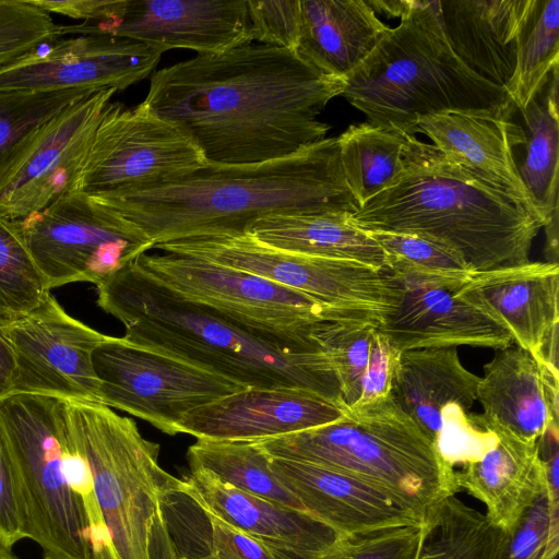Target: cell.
Instances as JSON below:
<instances>
[{"instance_id": "obj_1", "label": "cell", "mask_w": 559, "mask_h": 559, "mask_svg": "<svg viewBox=\"0 0 559 559\" xmlns=\"http://www.w3.org/2000/svg\"><path fill=\"white\" fill-rule=\"evenodd\" d=\"M344 86L294 50L250 43L154 71L143 103L207 164L251 165L325 139L330 126L318 116Z\"/></svg>"}, {"instance_id": "obj_2", "label": "cell", "mask_w": 559, "mask_h": 559, "mask_svg": "<svg viewBox=\"0 0 559 559\" xmlns=\"http://www.w3.org/2000/svg\"><path fill=\"white\" fill-rule=\"evenodd\" d=\"M156 245L245 234L272 214H354L359 205L342 170L336 136L288 157L251 165L205 164L162 185L96 199Z\"/></svg>"}, {"instance_id": "obj_3", "label": "cell", "mask_w": 559, "mask_h": 559, "mask_svg": "<svg viewBox=\"0 0 559 559\" xmlns=\"http://www.w3.org/2000/svg\"><path fill=\"white\" fill-rule=\"evenodd\" d=\"M96 287L98 307L123 324V337L135 345L246 389L298 388L343 404L336 373L324 352L284 350L180 296L135 262Z\"/></svg>"}, {"instance_id": "obj_4", "label": "cell", "mask_w": 559, "mask_h": 559, "mask_svg": "<svg viewBox=\"0 0 559 559\" xmlns=\"http://www.w3.org/2000/svg\"><path fill=\"white\" fill-rule=\"evenodd\" d=\"M352 222L440 242L475 272L528 262L542 228L521 204L415 135L406 136L400 175Z\"/></svg>"}, {"instance_id": "obj_5", "label": "cell", "mask_w": 559, "mask_h": 559, "mask_svg": "<svg viewBox=\"0 0 559 559\" xmlns=\"http://www.w3.org/2000/svg\"><path fill=\"white\" fill-rule=\"evenodd\" d=\"M369 56L345 79L342 95L369 123L415 135L420 118L448 111L506 115L504 88L468 68L443 33L436 1H406Z\"/></svg>"}, {"instance_id": "obj_6", "label": "cell", "mask_w": 559, "mask_h": 559, "mask_svg": "<svg viewBox=\"0 0 559 559\" xmlns=\"http://www.w3.org/2000/svg\"><path fill=\"white\" fill-rule=\"evenodd\" d=\"M257 442L270 456L350 475L421 518L460 490L456 469L390 396L344 418Z\"/></svg>"}, {"instance_id": "obj_7", "label": "cell", "mask_w": 559, "mask_h": 559, "mask_svg": "<svg viewBox=\"0 0 559 559\" xmlns=\"http://www.w3.org/2000/svg\"><path fill=\"white\" fill-rule=\"evenodd\" d=\"M71 433L88 469L91 559H147L156 512L180 479L158 463L159 445L98 403L68 401Z\"/></svg>"}, {"instance_id": "obj_8", "label": "cell", "mask_w": 559, "mask_h": 559, "mask_svg": "<svg viewBox=\"0 0 559 559\" xmlns=\"http://www.w3.org/2000/svg\"><path fill=\"white\" fill-rule=\"evenodd\" d=\"M0 427L27 503L29 539L55 559H91L88 519L73 487L79 454L68 401L11 394L0 402Z\"/></svg>"}, {"instance_id": "obj_9", "label": "cell", "mask_w": 559, "mask_h": 559, "mask_svg": "<svg viewBox=\"0 0 559 559\" xmlns=\"http://www.w3.org/2000/svg\"><path fill=\"white\" fill-rule=\"evenodd\" d=\"M134 262L180 296L287 352H323L312 337L316 323L332 317H357L330 310L261 276L200 258L162 251L145 252Z\"/></svg>"}, {"instance_id": "obj_10", "label": "cell", "mask_w": 559, "mask_h": 559, "mask_svg": "<svg viewBox=\"0 0 559 559\" xmlns=\"http://www.w3.org/2000/svg\"><path fill=\"white\" fill-rule=\"evenodd\" d=\"M153 249L204 259L266 278L323 307L381 323L400 305L401 284L384 270L360 262L278 250L247 234L200 236Z\"/></svg>"}, {"instance_id": "obj_11", "label": "cell", "mask_w": 559, "mask_h": 559, "mask_svg": "<svg viewBox=\"0 0 559 559\" xmlns=\"http://www.w3.org/2000/svg\"><path fill=\"white\" fill-rule=\"evenodd\" d=\"M16 224L49 290L98 286L153 249L135 225L80 189Z\"/></svg>"}, {"instance_id": "obj_12", "label": "cell", "mask_w": 559, "mask_h": 559, "mask_svg": "<svg viewBox=\"0 0 559 559\" xmlns=\"http://www.w3.org/2000/svg\"><path fill=\"white\" fill-rule=\"evenodd\" d=\"M100 404L175 436L186 414L243 390L224 377L112 336L93 354Z\"/></svg>"}, {"instance_id": "obj_13", "label": "cell", "mask_w": 559, "mask_h": 559, "mask_svg": "<svg viewBox=\"0 0 559 559\" xmlns=\"http://www.w3.org/2000/svg\"><path fill=\"white\" fill-rule=\"evenodd\" d=\"M198 146L142 102H111L91 145L79 189L104 199L182 177L205 165Z\"/></svg>"}, {"instance_id": "obj_14", "label": "cell", "mask_w": 559, "mask_h": 559, "mask_svg": "<svg viewBox=\"0 0 559 559\" xmlns=\"http://www.w3.org/2000/svg\"><path fill=\"white\" fill-rule=\"evenodd\" d=\"M115 88L66 107L32 133L0 168V216L22 221L78 190L96 130Z\"/></svg>"}, {"instance_id": "obj_15", "label": "cell", "mask_w": 559, "mask_h": 559, "mask_svg": "<svg viewBox=\"0 0 559 559\" xmlns=\"http://www.w3.org/2000/svg\"><path fill=\"white\" fill-rule=\"evenodd\" d=\"M60 33L122 37L198 55L253 43L247 0H108L98 21L61 25Z\"/></svg>"}, {"instance_id": "obj_16", "label": "cell", "mask_w": 559, "mask_h": 559, "mask_svg": "<svg viewBox=\"0 0 559 559\" xmlns=\"http://www.w3.org/2000/svg\"><path fill=\"white\" fill-rule=\"evenodd\" d=\"M8 331L16 361L12 394L100 404L93 354L112 336L68 314L50 293Z\"/></svg>"}, {"instance_id": "obj_17", "label": "cell", "mask_w": 559, "mask_h": 559, "mask_svg": "<svg viewBox=\"0 0 559 559\" xmlns=\"http://www.w3.org/2000/svg\"><path fill=\"white\" fill-rule=\"evenodd\" d=\"M165 51L128 38L79 35L0 70V91H122L152 75Z\"/></svg>"}, {"instance_id": "obj_18", "label": "cell", "mask_w": 559, "mask_h": 559, "mask_svg": "<svg viewBox=\"0 0 559 559\" xmlns=\"http://www.w3.org/2000/svg\"><path fill=\"white\" fill-rule=\"evenodd\" d=\"M346 407L298 388L243 389L185 415L179 433L197 439L261 441L344 418Z\"/></svg>"}, {"instance_id": "obj_19", "label": "cell", "mask_w": 559, "mask_h": 559, "mask_svg": "<svg viewBox=\"0 0 559 559\" xmlns=\"http://www.w3.org/2000/svg\"><path fill=\"white\" fill-rule=\"evenodd\" d=\"M179 491L201 511L264 543L283 559H319L341 536L304 511L239 490L205 471L190 469Z\"/></svg>"}, {"instance_id": "obj_20", "label": "cell", "mask_w": 559, "mask_h": 559, "mask_svg": "<svg viewBox=\"0 0 559 559\" xmlns=\"http://www.w3.org/2000/svg\"><path fill=\"white\" fill-rule=\"evenodd\" d=\"M401 286L399 307L378 326L396 352L460 345L502 349L514 343L475 301L442 287Z\"/></svg>"}, {"instance_id": "obj_21", "label": "cell", "mask_w": 559, "mask_h": 559, "mask_svg": "<svg viewBox=\"0 0 559 559\" xmlns=\"http://www.w3.org/2000/svg\"><path fill=\"white\" fill-rule=\"evenodd\" d=\"M506 115L448 111L420 118L417 132L426 134L447 157L465 167L521 204L543 227L520 177L515 155L523 146L522 126Z\"/></svg>"}, {"instance_id": "obj_22", "label": "cell", "mask_w": 559, "mask_h": 559, "mask_svg": "<svg viewBox=\"0 0 559 559\" xmlns=\"http://www.w3.org/2000/svg\"><path fill=\"white\" fill-rule=\"evenodd\" d=\"M491 313L516 345L539 364L559 326L558 262H532L475 272L454 292Z\"/></svg>"}, {"instance_id": "obj_23", "label": "cell", "mask_w": 559, "mask_h": 559, "mask_svg": "<svg viewBox=\"0 0 559 559\" xmlns=\"http://www.w3.org/2000/svg\"><path fill=\"white\" fill-rule=\"evenodd\" d=\"M479 380L456 347L408 349L397 354L389 396L435 445L445 428L473 414Z\"/></svg>"}, {"instance_id": "obj_24", "label": "cell", "mask_w": 559, "mask_h": 559, "mask_svg": "<svg viewBox=\"0 0 559 559\" xmlns=\"http://www.w3.org/2000/svg\"><path fill=\"white\" fill-rule=\"evenodd\" d=\"M270 465L305 512L341 535L419 524L425 519L399 506L379 489L345 473L273 456Z\"/></svg>"}, {"instance_id": "obj_25", "label": "cell", "mask_w": 559, "mask_h": 559, "mask_svg": "<svg viewBox=\"0 0 559 559\" xmlns=\"http://www.w3.org/2000/svg\"><path fill=\"white\" fill-rule=\"evenodd\" d=\"M558 382L519 345L496 349L477 388L483 423L491 431L538 441L550 423H558Z\"/></svg>"}, {"instance_id": "obj_26", "label": "cell", "mask_w": 559, "mask_h": 559, "mask_svg": "<svg viewBox=\"0 0 559 559\" xmlns=\"http://www.w3.org/2000/svg\"><path fill=\"white\" fill-rule=\"evenodd\" d=\"M492 432L496 444L456 471V483L485 504V516L492 526L511 534L535 502L547 496L546 468L538 441Z\"/></svg>"}, {"instance_id": "obj_27", "label": "cell", "mask_w": 559, "mask_h": 559, "mask_svg": "<svg viewBox=\"0 0 559 559\" xmlns=\"http://www.w3.org/2000/svg\"><path fill=\"white\" fill-rule=\"evenodd\" d=\"M531 5L532 0H438V12L454 53L477 74L506 88Z\"/></svg>"}, {"instance_id": "obj_28", "label": "cell", "mask_w": 559, "mask_h": 559, "mask_svg": "<svg viewBox=\"0 0 559 559\" xmlns=\"http://www.w3.org/2000/svg\"><path fill=\"white\" fill-rule=\"evenodd\" d=\"M379 324L366 318L332 317L313 326L312 337L334 368L346 408H359L390 394L399 352Z\"/></svg>"}, {"instance_id": "obj_29", "label": "cell", "mask_w": 559, "mask_h": 559, "mask_svg": "<svg viewBox=\"0 0 559 559\" xmlns=\"http://www.w3.org/2000/svg\"><path fill=\"white\" fill-rule=\"evenodd\" d=\"M296 52L321 73L345 79L389 28L364 0H299Z\"/></svg>"}, {"instance_id": "obj_30", "label": "cell", "mask_w": 559, "mask_h": 559, "mask_svg": "<svg viewBox=\"0 0 559 559\" xmlns=\"http://www.w3.org/2000/svg\"><path fill=\"white\" fill-rule=\"evenodd\" d=\"M344 212L272 214L253 222L245 234L269 247L311 257L350 260L385 269L378 242Z\"/></svg>"}, {"instance_id": "obj_31", "label": "cell", "mask_w": 559, "mask_h": 559, "mask_svg": "<svg viewBox=\"0 0 559 559\" xmlns=\"http://www.w3.org/2000/svg\"><path fill=\"white\" fill-rule=\"evenodd\" d=\"M522 118L525 141L516 167L543 227L558 224V66L530 100Z\"/></svg>"}, {"instance_id": "obj_32", "label": "cell", "mask_w": 559, "mask_h": 559, "mask_svg": "<svg viewBox=\"0 0 559 559\" xmlns=\"http://www.w3.org/2000/svg\"><path fill=\"white\" fill-rule=\"evenodd\" d=\"M187 457L190 469L205 471L239 490L305 512L273 473L271 456L254 441L197 439Z\"/></svg>"}, {"instance_id": "obj_33", "label": "cell", "mask_w": 559, "mask_h": 559, "mask_svg": "<svg viewBox=\"0 0 559 559\" xmlns=\"http://www.w3.org/2000/svg\"><path fill=\"white\" fill-rule=\"evenodd\" d=\"M406 136L369 122L350 126L337 136L344 178L359 207L402 171Z\"/></svg>"}, {"instance_id": "obj_34", "label": "cell", "mask_w": 559, "mask_h": 559, "mask_svg": "<svg viewBox=\"0 0 559 559\" xmlns=\"http://www.w3.org/2000/svg\"><path fill=\"white\" fill-rule=\"evenodd\" d=\"M504 534L451 496L426 513L416 559H496Z\"/></svg>"}, {"instance_id": "obj_35", "label": "cell", "mask_w": 559, "mask_h": 559, "mask_svg": "<svg viewBox=\"0 0 559 559\" xmlns=\"http://www.w3.org/2000/svg\"><path fill=\"white\" fill-rule=\"evenodd\" d=\"M367 233L385 254L384 271L402 285L455 292L475 273L456 251L431 239L388 231Z\"/></svg>"}, {"instance_id": "obj_36", "label": "cell", "mask_w": 559, "mask_h": 559, "mask_svg": "<svg viewBox=\"0 0 559 559\" xmlns=\"http://www.w3.org/2000/svg\"><path fill=\"white\" fill-rule=\"evenodd\" d=\"M559 62V0H532L518 36L516 63L506 92L523 110Z\"/></svg>"}, {"instance_id": "obj_37", "label": "cell", "mask_w": 559, "mask_h": 559, "mask_svg": "<svg viewBox=\"0 0 559 559\" xmlns=\"http://www.w3.org/2000/svg\"><path fill=\"white\" fill-rule=\"evenodd\" d=\"M49 293L16 222L0 216V320L22 318Z\"/></svg>"}, {"instance_id": "obj_38", "label": "cell", "mask_w": 559, "mask_h": 559, "mask_svg": "<svg viewBox=\"0 0 559 559\" xmlns=\"http://www.w3.org/2000/svg\"><path fill=\"white\" fill-rule=\"evenodd\" d=\"M94 92L96 90L0 91V168L38 128Z\"/></svg>"}, {"instance_id": "obj_39", "label": "cell", "mask_w": 559, "mask_h": 559, "mask_svg": "<svg viewBox=\"0 0 559 559\" xmlns=\"http://www.w3.org/2000/svg\"><path fill=\"white\" fill-rule=\"evenodd\" d=\"M60 26L31 0H0V70L61 39Z\"/></svg>"}, {"instance_id": "obj_40", "label": "cell", "mask_w": 559, "mask_h": 559, "mask_svg": "<svg viewBox=\"0 0 559 559\" xmlns=\"http://www.w3.org/2000/svg\"><path fill=\"white\" fill-rule=\"evenodd\" d=\"M423 530L424 521L341 535L319 559H416Z\"/></svg>"}, {"instance_id": "obj_41", "label": "cell", "mask_w": 559, "mask_h": 559, "mask_svg": "<svg viewBox=\"0 0 559 559\" xmlns=\"http://www.w3.org/2000/svg\"><path fill=\"white\" fill-rule=\"evenodd\" d=\"M559 550V504L546 495L524 514L511 533L504 534L496 559H556Z\"/></svg>"}, {"instance_id": "obj_42", "label": "cell", "mask_w": 559, "mask_h": 559, "mask_svg": "<svg viewBox=\"0 0 559 559\" xmlns=\"http://www.w3.org/2000/svg\"><path fill=\"white\" fill-rule=\"evenodd\" d=\"M253 41L296 51L301 28L299 0H247Z\"/></svg>"}, {"instance_id": "obj_43", "label": "cell", "mask_w": 559, "mask_h": 559, "mask_svg": "<svg viewBox=\"0 0 559 559\" xmlns=\"http://www.w3.org/2000/svg\"><path fill=\"white\" fill-rule=\"evenodd\" d=\"M0 537L7 548L31 537V522L22 483L0 427Z\"/></svg>"}, {"instance_id": "obj_44", "label": "cell", "mask_w": 559, "mask_h": 559, "mask_svg": "<svg viewBox=\"0 0 559 559\" xmlns=\"http://www.w3.org/2000/svg\"><path fill=\"white\" fill-rule=\"evenodd\" d=\"M202 512L211 528L210 549L206 555L215 559H283L264 543L210 512Z\"/></svg>"}, {"instance_id": "obj_45", "label": "cell", "mask_w": 559, "mask_h": 559, "mask_svg": "<svg viewBox=\"0 0 559 559\" xmlns=\"http://www.w3.org/2000/svg\"><path fill=\"white\" fill-rule=\"evenodd\" d=\"M48 13H58L84 22L98 21L106 9L107 0H31Z\"/></svg>"}, {"instance_id": "obj_46", "label": "cell", "mask_w": 559, "mask_h": 559, "mask_svg": "<svg viewBox=\"0 0 559 559\" xmlns=\"http://www.w3.org/2000/svg\"><path fill=\"white\" fill-rule=\"evenodd\" d=\"M147 559H181L163 509L156 512L147 540Z\"/></svg>"}, {"instance_id": "obj_47", "label": "cell", "mask_w": 559, "mask_h": 559, "mask_svg": "<svg viewBox=\"0 0 559 559\" xmlns=\"http://www.w3.org/2000/svg\"><path fill=\"white\" fill-rule=\"evenodd\" d=\"M15 376L16 361L8 322L0 320V402L13 393Z\"/></svg>"}, {"instance_id": "obj_48", "label": "cell", "mask_w": 559, "mask_h": 559, "mask_svg": "<svg viewBox=\"0 0 559 559\" xmlns=\"http://www.w3.org/2000/svg\"><path fill=\"white\" fill-rule=\"evenodd\" d=\"M0 559H17L10 548L0 545Z\"/></svg>"}, {"instance_id": "obj_49", "label": "cell", "mask_w": 559, "mask_h": 559, "mask_svg": "<svg viewBox=\"0 0 559 559\" xmlns=\"http://www.w3.org/2000/svg\"><path fill=\"white\" fill-rule=\"evenodd\" d=\"M181 559H215V558H213V557H211L209 555H204V556L194 557V558L193 557H183V556H181Z\"/></svg>"}, {"instance_id": "obj_50", "label": "cell", "mask_w": 559, "mask_h": 559, "mask_svg": "<svg viewBox=\"0 0 559 559\" xmlns=\"http://www.w3.org/2000/svg\"><path fill=\"white\" fill-rule=\"evenodd\" d=\"M43 559H55V558L49 557V556H47V555H44V558H43Z\"/></svg>"}, {"instance_id": "obj_51", "label": "cell", "mask_w": 559, "mask_h": 559, "mask_svg": "<svg viewBox=\"0 0 559 559\" xmlns=\"http://www.w3.org/2000/svg\"><path fill=\"white\" fill-rule=\"evenodd\" d=\"M0 545L4 546V545H3V543H2V539H1V537H0ZM4 547H5V546H4Z\"/></svg>"}]
</instances>
